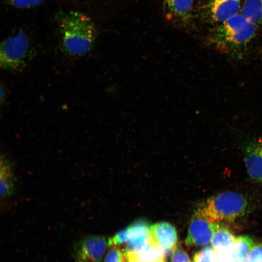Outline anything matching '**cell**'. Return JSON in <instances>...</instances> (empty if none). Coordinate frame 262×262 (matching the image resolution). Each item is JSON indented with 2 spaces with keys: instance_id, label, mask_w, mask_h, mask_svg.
<instances>
[{
  "instance_id": "5bb4252c",
  "label": "cell",
  "mask_w": 262,
  "mask_h": 262,
  "mask_svg": "<svg viewBox=\"0 0 262 262\" xmlns=\"http://www.w3.org/2000/svg\"><path fill=\"white\" fill-rule=\"evenodd\" d=\"M235 237L230 230L222 223L215 231L211 240V245L217 252L232 246Z\"/></svg>"
},
{
  "instance_id": "ba28073f",
  "label": "cell",
  "mask_w": 262,
  "mask_h": 262,
  "mask_svg": "<svg viewBox=\"0 0 262 262\" xmlns=\"http://www.w3.org/2000/svg\"><path fill=\"white\" fill-rule=\"evenodd\" d=\"M149 235V242L164 248H174L177 246V231L168 223L160 222L150 226Z\"/></svg>"
},
{
  "instance_id": "9a60e30c",
  "label": "cell",
  "mask_w": 262,
  "mask_h": 262,
  "mask_svg": "<svg viewBox=\"0 0 262 262\" xmlns=\"http://www.w3.org/2000/svg\"><path fill=\"white\" fill-rule=\"evenodd\" d=\"M137 254L139 259L142 262L155 261L164 258L165 259L164 248L149 241Z\"/></svg>"
},
{
  "instance_id": "2e32d148",
  "label": "cell",
  "mask_w": 262,
  "mask_h": 262,
  "mask_svg": "<svg viewBox=\"0 0 262 262\" xmlns=\"http://www.w3.org/2000/svg\"><path fill=\"white\" fill-rule=\"evenodd\" d=\"M170 10L180 17L188 16L193 8V0H166Z\"/></svg>"
},
{
  "instance_id": "8fae6325",
  "label": "cell",
  "mask_w": 262,
  "mask_h": 262,
  "mask_svg": "<svg viewBox=\"0 0 262 262\" xmlns=\"http://www.w3.org/2000/svg\"><path fill=\"white\" fill-rule=\"evenodd\" d=\"M0 186L1 198L12 196L15 190V178L12 164L3 155L0 157Z\"/></svg>"
},
{
  "instance_id": "cb8c5ba5",
  "label": "cell",
  "mask_w": 262,
  "mask_h": 262,
  "mask_svg": "<svg viewBox=\"0 0 262 262\" xmlns=\"http://www.w3.org/2000/svg\"><path fill=\"white\" fill-rule=\"evenodd\" d=\"M166 262L165 259H162L157 261H152V262Z\"/></svg>"
},
{
  "instance_id": "4fadbf2b",
  "label": "cell",
  "mask_w": 262,
  "mask_h": 262,
  "mask_svg": "<svg viewBox=\"0 0 262 262\" xmlns=\"http://www.w3.org/2000/svg\"><path fill=\"white\" fill-rule=\"evenodd\" d=\"M253 245L254 241L248 235H240L235 237L231 249V256L234 262H240L246 259Z\"/></svg>"
},
{
  "instance_id": "30bf717a",
  "label": "cell",
  "mask_w": 262,
  "mask_h": 262,
  "mask_svg": "<svg viewBox=\"0 0 262 262\" xmlns=\"http://www.w3.org/2000/svg\"><path fill=\"white\" fill-rule=\"evenodd\" d=\"M242 0H213L211 11L213 19L222 22L238 14Z\"/></svg>"
},
{
  "instance_id": "8992f818",
  "label": "cell",
  "mask_w": 262,
  "mask_h": 262,
  "mask_svg": "<svg viewBox=\"0 0 262 262\" xmlns=\"http://www.w3.org/2000/svg\"><path fill=\"white\" fill-rule=\"evenodd\" d=\"M108 242L99 236H88L79 241L75 250L78 262H101Z\"/></svg>"
},
{
  "instance_id": "6da1fadb",
  "label": "cell",
  "mask_w": 262,
  "mask_h": 262,
  "mask_svg": "<svg viewBox=\"0 0 262 262\" xmlns=\"http://www.w3.org/2000/svg\"><path fill=\"white\" fill-rule=\"evenodd\" d=\"M258 28L241 14H237L214 28L209 40L217 50L239 58L245 54Z\"/></svg>"
},
{
  "instance_id": "7c38bea8",
  "label": "cell",
  "mask_w": 262,
  "mask_h": 262,
  "mask_svg": "<svg viewBox=\"0 0 262 262\" xmlns=\"http://www.w3.org/2000/svg\"><path fill=\"white\" fill-rule=\"evenodd\" d=\"M240 14L258 27L262 26V0H245Z\"/></svg>"
},
{
  "instance_id": "5b68a950",
  "label": "cell",
  "mask_w": 262,
  "mask_h": 262,
  "mask_svg": "<svg viewBox=\"0 0 262 262\" xmlns=\"http://www.w3.org/2000/svg\"><path fill=\"white\" fill-rule=\"evenodd\" d=\"M221 223L212 222L194 214L191 220L185 241L188 246H199L208 245Z\"/></svg>"
},
{
  "instance_id": "603a6c76",
  "label": "cell",
  "mask_w": 262,
  "mask_h": 262,
  "mask_svg": "<svg viewBox=\"0 0 262 262\" xmlns=\"http://www.w3.org/2000/svg\"><path fill=\"white\" fill-rule=\"evenodd\" d=\"M125 262H142L139 258L137 253L126 252L124 251Z\"/></svg>"
},
{
  "instance_id": "ffe728a7",
  "label": "cell",
  "mask_w": 262,
  "mask_h": 262,
  "mask_svg": "<svg viewBox=\"0 0 262 262\" xmlns=\"http://www.w3.org/2000/svg\"><path fill=\"white\" fill-rule=\"evenodd\" d=\"M170 262H191L187 252L178 246L174 248L170 256Z\"/></svg>"
},
{
  "instance_id": "52a82bcc",
  "label": "cell",
  "mask_w": 262,
  "mask_h": 262,
  "mask_svg": "<svg viewBox=\"0 0 262 262\" xmlns=\"http://www.w3.org/2000/svg\"><path fill=\"white\" fill-rule=\"evenodd\" d=\"M244 161L249 177L257 182H262V140L247 144L244 150Z\"/></svg>"
},
{
  "instance_id": "9c48e42d",
  "label": "cell",
  "mask_w": 262,
  "mask_h": 262,
  "mask_svg": "<svg viewBox=\"0 0 262 262\" xmlns=\"http://www.w3.org/2000/svg\"><path fill=\"white\" fill-rule=\"evenodd\" d=\"M130 238L125 251L138 253L149 242V227L143 221L133 223L129 227Z\"/></svg>"
},
{
  "instance_id": "e0dca14e",
  "label": "cell",
  "mask_w": 262,
  "mask_h": 262,
  "mask_svg": "<svg viewBox=\"0 0 262 262\" xmlns=\"http://www.w3.org/2000/svg\"><path fill=\"white\" fill-rule=\"evenodd\" d=\"M217 253L212 246H205L194 254V262H216Z\"/></svg>"
},
{
  "instance_id": "7a4b0ae2",
  "label": "cell",
  "mask_w": 262,
  "mask_h": 262,
  "mask_svg": "<svg viewBox=\"0 0 262 262\" xmlns=\"http://www.w3.org/2000/svg\"><path fill=\"white\" fill-rule=\"evenodd\" d=\"M63 50L67 54L81 56L89 52L95 41L96 30L91 19L79 11H70L59 22Z\"/></svg>"
},
{
  "instance_id": "3957f363",
  "label": "cell",
  "mask_w": 262,
  "mask_h": 262,
  "mask_svg": "<svg viewBox=\"0 0 262 262\" xmlns=\"http://www.w3.org/2000/svg\"><path fill=\"white\" fill-rule=\"evenodd\" d=\"M248 202L242 195L223 192L208 198L197 208L195 214L212 222H231L244 216Z\"/></svg>"
},
{
  "instance_id": "44dd1931",
  "label": "cell",
  "mask_w": 262,
  "mask_h": 262,
  "mask_svg": "<svg viewBox=\"0 0 262 262\" xmlns=\"http://www.w3.org/2000/svg\"><path fill=\"white\" fill-rule=\"evenodd\" d=\"M44 0H8V3L18 8H30L37 6Z\"/></svg>"
},
{
  "instance_id": "277c9868",
  "label": "cell",
  "mask_w": 262,
  "mask_h": 262,
  "mask_svg": "<svg viewBox=\"0 0 262 262\" xmlns=\"http://www.w3.org/2000/svg\"><path fill=\"white\" fill-rule=\"evenodd\" d=\"M29 38L20 31L1 42L0 66L5 70H20L25 66L29 49Z\"/></svg>"
},
{
  "instance_id": "d6986e66",
  "label": "cell",
  "mask_w": 262,
  "mask_h": 262,
  "mask_svg": "<svg viewBox=\"0 0 262 262\" xmlns=\"http://www.w3.org/2000/svg\"><path fill=\"white\" fill-rule=\"evenodd\" d=\"M112 247L106 255L105 262H125L124 249L117 246Z\"/></svg>"
},
{
  "instance_id": "d4e9b609",
  "label": "cell",
  "mask_w": 262,
  "mask_h": 262,
  "mask_svg": "<svg viewBox=\"0 0 262 262\" xmlns=\"http://www.w3.org/2000/svg\"><path fill=\"white\" fill-rule=\"evenodd\" d=\"M240 262H250L247 258V259H245L243 260L242 261H240Z\"/></svg>"
},
{
  "instance_id": "7402d4cb",
  "label": "cell",
  "mask_w": 262,
  "mask_h": 262,
  "mask_svg": "<svg viewBox=\"0 0 262 262\" xmlns=\"http://www.w3.org/2000/svg\"><path fill=\"white\" fill-rule=\"evenodd\" d=\"M250 262H262V242L254 245L247 255Z\"/></svg>"
},
{
  "instance_id": "ac0fdd59",
  "label": "cell",
  "mask_w": 262,
  "mask_h": 262,
  "mask_svg": "<svg viewBox=\"0 0 262 262\" xmlns=\"http://www.w3.org/2000/svg\"><path fill=\"white\" fill-rule=\"evenodd\" d=\"M130 238L129 227L116 233L112 238L108 241L109 246H118L127 244Z\"/></svg>"
}]
</instances>
